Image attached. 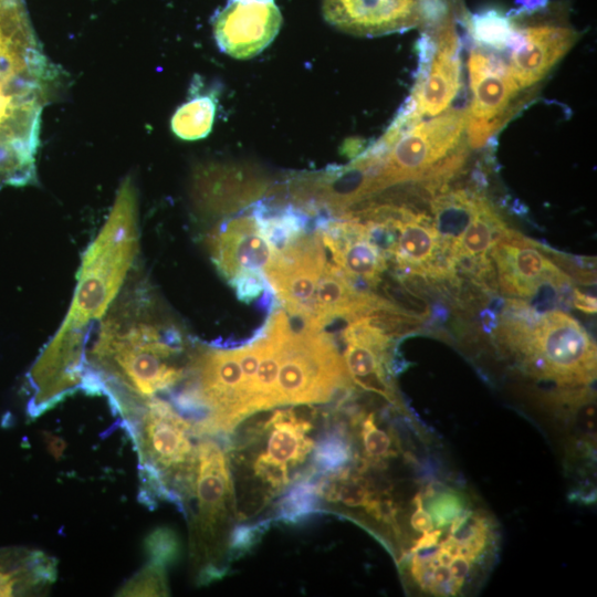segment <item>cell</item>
<instances>
[{"instance_id": "cell-13", "label": "cell", "mask_w": 597, "mask_h": 597, "mask_svg": "<svg viewBox=\"0 0 597 597\" xmlns=\"http://www.w3.org/2000/svg\"><path fill=\"white\" fill-rule=\"evenodd\" d=\"M207 245L218 272L228 282L244 271H265L275 258L252 216L223 221L208 234Z\"/></svg>"}, {"instance_id": "cell-9", "label": "cell", "mask_w": 597, "mask_h": 597, "mask_svg": "<svg viewBox=\"0 0 597 597\" xmlns=\"http://www.w3.org/2000/svg\"><path fill=\"white\" fill-rule=\"evenodd\" d=\"M468 69L471 102L467 109V144L480 148L516 109L514 101L521 90L507 63L481 45L471 50Z\"/></svg>"}, {"instance_id": "cell-23", "label": "cell", "mask_w": 597, "mask_h": 597, "mask_svg": "<svg viewBox=\"0 0 597 597\" xmlns=\"http://www.w3.org/2000/svg\"><path fill=\"white\" fill-rule=\"evenodd\" d=\"M145 551L148 559L168 567L179 556L180 544L174 531L160 527L148 535L145 541Z\"/></svg>"}, {"instance_id": "cell-22", "label": "cell", "mask_w": 597, "mask_h": 597, "mask_svg": "<svg viewBox=\"0 0 597 597\" xmlns=\"http://www.w3.org/2000/svg\"><path fill=\"white\" fill-rule=\"evenodd\" d=\"M551 260L573 281L583 284H595L596 280V259L590 256H578L565 254L547 245H543Z\"/></svg>"}, {"instance_id": "cell-20", "label": "cell", "mask_w": 597, "mask_h": 597, "mask_svg": "<svg viewBox=\"0 0 597 597\" xmlns=\"http://www.w3.org/2000/svg\"><path fill=\"white\" fill-rule=\"evenodd\" d=\"M473 39L482 46L502 50L509 46L514 31V23L496 9L485 10L464 18Z\"/></svg>"}, {"instance_id": "cell-25", "label": "cell", "mask_w": 597, "mask_h": 597, "mask_svg": "<svg viewBox=\"0 0 597 597\" xmlns=\"http://www.w3.org/2000/svg\"><path fill=\"white\" fill-rule=\"evenodd\" d=\"M228 283L235 291L239 301L250 303L263 293L269 282L262 271H244Z\"/></svg>"}, {"instance_id": "cell-16", "label": "cell", "mask_w": 597, "mask_h": 597, "mask_svg": "<svg viewBox=\"0 0 597 597\" xmlns=\"http://www.w3.org/2000/svg\"><path fill=\"white\" fill-rule=\"evenodd\" d=\"M509 228L486 195L480 196L473 217L453 249L454 261L484 258L500 234Z\"/></svg>"}, {"instance_id": "cell-1", "label": "cell", "mask_w": 597, "mask_h": 597, "mask_svg": "<svg viewBox=\"0 0 597 597\" xmlns=\"http://www.w3.org/2000/svg\"><path fill=\"white\" fill-rule=\"evenodd\" d=\"M195 343L134 266L88 338L81 390L104 396L119 418L166 399L184 380Z\"/></svg>"}, {"instance_id": "cell-14", "label": "cell", "mask_w": 597, "mask_h": 597, "mask_svg": "<svg viewBox=\"0 0 597 597\" xmlns=\"http://www.w3.org/2000/svg\"><path fill=\"white\" fill-rule=\"evenodd\" d=\"M57 578V561L23 546L0 547V597L46 595Z\"/></svg>"}, {"instance_id": "cell-21", "label": "cell", "mask_w": 597, "mask_h": 597, "mask_svg": "<svg viewBox=\"0 0 597 597\" xmlns=\"http://www.w3.org/2000/svg\"><path fill=\"white\" fill-rule=\"evenodd\" d=\"M118 596H168L167 566L148 559L117 591Z\"/></svg>"}, {"instance_id": "cell-24", "label": "cell", "mask_w": 597, "mask_h": 597, "mask_svg": "<svg viewBox=\"0 0 597 597\" xmlns=\"http://www.w3.org/2000/svg\"><path fill=\"white\" fill-rule=\"evenodd\" d=\"M359 222H363L365 226L366 240L371 243L386 260L392 259L397 247L398 230L386 222L370 220Z\"/></svg>"}, {"instance_id": "cell-15", "label": "cell", "mask_w": 597, "mask_h": 597, "mask_svg": "<svg viewBox=\"0 0 597 597\" xmlns=\"http://www.w3.org/2000/svg\"><path fill=\"white\" fill-rule=\"evenodd\" d=\"M472 184L468 187H449L438 189L429 199V207L441 242L452 253L453 249L468 228L480 196L484 195Z\"/></svg>"}, {"instance_id": "cell-4", "label": "cell", "mask_w": 597, "mask_h": 597, "mask_svg": "<svg viewBox=\"0 0 597 597\" xmlns=\"http://www.w3.org/2000/svg\"><path fill=\"white\" fill-rule=\"evenodd\" d=\"M137 454L138 501L149 509L167 502L185 515L197 471L191 423L172 405L154 398L121 417Z\"/></svg>"}, {"instance_id": "cell-11", "label": "cell", "mask_w": 597, "mask_h": 597, "mask_svg": "<svg viewBox=\"0 0 597 597\" xmlns=\"http://www.w3.org/2000/svg\"><path fill=\"white\" fill-rule=\"evenodd\" d=\"M489 255L494 261L498 287L515 298L527 301L542 282L564 274L543 244L510 228L495 240Z\"/></svg>"}, {"instance_id": "cell-27", "label": "cell", "mask_w": 597, "mask_h": 597, "mask_svg": "<svg viewBox=\"0 0 597 597\" xmlns=\"http://www.w3.org/2000/svg\"><path fill=\"white\" fill-rule=\"evenodd\" d=\"M573 305L587 314H595L597 311L596 297L580 292L578 289H573Z\"/></svg>"}, {"instance_id": "cell-12", "label": "cell", "mask_w": 597, "mask_h": 597, "mask_svg": "<svg viewBox=\"0 0 597 597\" xmlns=\"http://www.w3.org/2000/svg\"><path fill=\"white\" fill-rule=\"evenodd\" d=\"M578 36L574 29L555 23L514 27L507 66L519 88L523 91L541 82Z\"/></svg>"}, {"instance_id": "cell-10", "label": "cell", "mask_w": 597, "mask_h": 597, "mask_svg": "<svg viewBox=\"0 0 597 597\" xmlns=\"http://www.w3.org/2000/svg\"><path fill=\"white\" fill-rule=\"evenodd\" d=\"M282 14L274 0H228L212 19L221 52L248 60L260 54L277 35Z\"/></svg>"}, {"instance_id": "cell-8", "label": "cell", "mask_w": 597, "mask_h": 597, "mask_svg": "<svg viewBox=\"0 0 597 597\" xmlns=\"http://www.w3.org/2000/svg\"><path fill=\"white\" fill-rule=\"evenodd\" d=\"M427 31L431 38L421 39L420 73L402 112L415 123L447 111L460 88V40L453 15Z\"/></svg>"}, {"instance_id": "cell-19", "label": "cell", "mask_w": 597, "mask_h": 597, "mask_svg": "<svg viewBox=\"0 0 597 597\" xmlns=\"http://www.w3.org/2000/svg\"><path fill=\"white\" fill-rule=\"evenodd\" d=\"M334 264L359 276L370 287L380 283L381 274L387 270V260L366 238L348 243L334 260Z\"/></svg>"}, {"instance_id": "cell-7", "label": "cell", "mask_w": 597, "mask_h": 597, "mask_svg": "<svg viewBox=\"0 0 597 597\" xmlns=\"http://www.w3.org/2000/svg\"><path fill=\"white\" fill-rule=\"evenodd\" d=\"M458 0H323L334 28L358 36H378L422 25L433 28L453 14Z\"/></svg>"}, {"instance_id": "cell-5", "label": "cell", "mask_w": 597, "mask_h": 597, "mask_svg": "<svg viewBox=\"0 0 597 597\" xmlns=\"http://www.w3.org/2000/svg\"><path fill=\"white\" fill-rule=\"evenodd\" d=\"M185 517L195 584L202 586L221 579L229 572L230 542L238 524L233 483L221 438L198 437L196 480Z\"/></svg>"}, {"instance_id": "cell-18", "label": "cell", "mask_w": 597, "mask_h": 597, "mask_svg": "<svg viewBox=\"0 0 597 597\" xmlns=\"http://www.w3.org/2000/svg\"><path fill=\"white\" fill-rule=\"evenodd\" d=\"M321 512L317 478L310 476L296 481L280 496L273 506L271 520L296 524Z\"/></svg>"}, {"instance_id": "cell-17", "label": "cell", "mask_w": 597, "mask_h": 597, "mask_svg": "<svg viewBox=\"0 0 597 597\" xmlns=\"http://www.w3.org/2000/svg\"><path fill=\"white\" fill-rule=\"evenodd\" d=\"M191 97L171 117L172 133L184 140L205 138L211 132L217 102L212 93H201L191 85Z\"/></svg>"}, {"instance_id": "cell-2", "label": "cell", "mask_w": 597, "mask_h": 597, "mask_svg": "<svg viewBox=\"0 0 597 597\" xmlns=\"http://www.w3.org/2000/svg\"><path fill=\"white\" fill-rule=\"evenodd\" d=\"M139 250L137 190L125 178L98 233L83 254L66 315L27 374V415L38 418L82 388L88 338L121 292Z\"/></svg>"}, {"instance_id": "cell-6", "label": "cell", "mask_w": 597, "mask_h": 597, "mask_svg": "<svg viewBox=\"0 0 597 597\" xmlns=\"http://www.w3.org/2000/svg\"><path fill=\"white\" fill-rule=\"evenodd\" d=\"M465 109H447L419 121L405 132H396L397 138L386 154L379 157L374 193L391 186L420 181L467 144Z\"/></svg>"}, {"instance_id": "cell-26", "label": "cell", "mask_w": 597, "mask_h": 597, "mask_svg": "<svg viewBox=\"0 0 597 597\" xmlns=\"http://www.w3.org/2000/svg\"><path fill=\"white\" fill-rule=\"evenodd\" d=\"M479 323L483 333L492 337L499 326V314L486 306L479 312Z\"/></svg>"}, {"instance_id": "cell-3", "label": "cell", "mask_w": 597, "mask_h": 597, "mask_svg": "<svg viewBox=\"0 0 597 597\" xmlns=\"http://www.w3.org/2000/svg\"><path fill=\"white\" fill-rule=\"evenodd\" d=\"M327 416L328 408L314 405L274 407L244 418L223 439L238 523L255 522L293 483L315 476L313 453Z\"/></svg>"}]
</instances>
